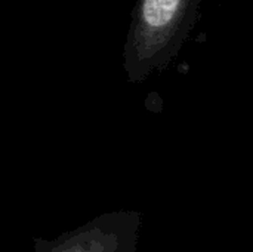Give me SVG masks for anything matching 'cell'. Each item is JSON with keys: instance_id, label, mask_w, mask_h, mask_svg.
<instances>
[{"instance_id": "cell-1", "label": "cell", "mask_w": 253, "mask_h": 252, "mask_svg": "<svg viewBox=\"0 0 253 252\" xmlns=\"http://www.w3.org/2000/svg\"><path fill=\"white\" fill-rule=\"evenodd\" d=\"M141 226L139 212H107L53 239L33 236V248L34 252H136Z\"/></svg>"}, {"instance_id": "cell-2", "label": "cell", "mask_w": 253, "mask_h": 252, "mask_svg": "<svg viewBox=\"0 0 253 252\" xmlns=\"http://www.w3.org/2000/svg\"><path fill=\"white\" fill-rule=\"evenodd\" d=\"M181 0H145L144 18L151 27L166 25L175 15Z\"/></svg>"}]
</instances>
